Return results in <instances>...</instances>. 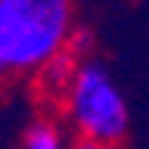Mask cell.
I'll use <instances>...</instances> for the list:
<instances>
[{"label": "cell", "instance_id": "3957f363", "mask_svg": "<svg viewBox=\"0 0 149 149\" xmlns=\"http://www.w3.org/2000/svg\"><path fill=\"white\" fill-rule=\"evenodd\" d=\"M78 56H72L68 50H62V53L56 56V59H50V62L40 68V81H44V87L50 93H56L59 100L65 96V90H68V84H72V78H74V72H78Z\"/></svg>", "mask_w": 149, "mask_h": 149}, {"label": "cell", "instance_id": "277c9868", "mask_svg": "<svg viewBox=\"0 0 149 149\" xmlns=\"http://www.w3.org/2000/svg\"><path fill=\"white\" fill-rule=\"evenodd\" d=\"M19 149H72V146L65 143V134L56 121L40 118V121L28 124V130L22 134V146Z\"/></svg>", "mask_w": 149, "mask_h": 149}, {"label": "cell", "instance_id": "5b68a950", "mask_svg": "<svg viewBox=\"0 0 149 149\" xmlns=\"http://www.w3.org/2000/svg\"><path fill=\"white\" fill-rule=\"evenodd\" d=\"M93 50V34L90 31H84V28H78V31H72V40H68V53L78 56V59H87Z\"/></svg>", "mask_w": 149, "mask_h": 149}, {"label": "cell", "instance_id": "6da1fadb", "mask_svg": "<svg viewBox=\"0 0 149 149\" xmlns=\"http://www.w3.org/2000/svg\"><path fill=\"white\" fill-rule=\"evenodd\" d=\"M72 0H0V68L37 74L68 50Z\"/></svg>", "mask_w": 149, "mask_h": 149}, {"label": "cell", "instance_id": "7a4b0ae2", "mask_svg": "<svg viewBox=\"0 0 149 149\" xmlns=\"http://www.w3.org/2000/svg\"><path fill=\"white\" fill-rule=\"evenodd\" d=\"M65 118L78 140L118 146L127 134V106L112 74L93 59H84L62 96Z\"/></svg>", "mask_w": 149, "mask_h": 149}, {"label": "cell", "instance_id": "8992f818", "mask_svg": "<svg viewBox=\"0 0 149 149\" xmlns=\"http://www.w3.org/2000/svg\"><path fill=\"white\" fill-rule=\"evenodd\" d=\"M72 149H118V146H106V143H93V140H78Z\"/></svg>", "mask_w": 149, "mask_h": 149}]
</instances>
